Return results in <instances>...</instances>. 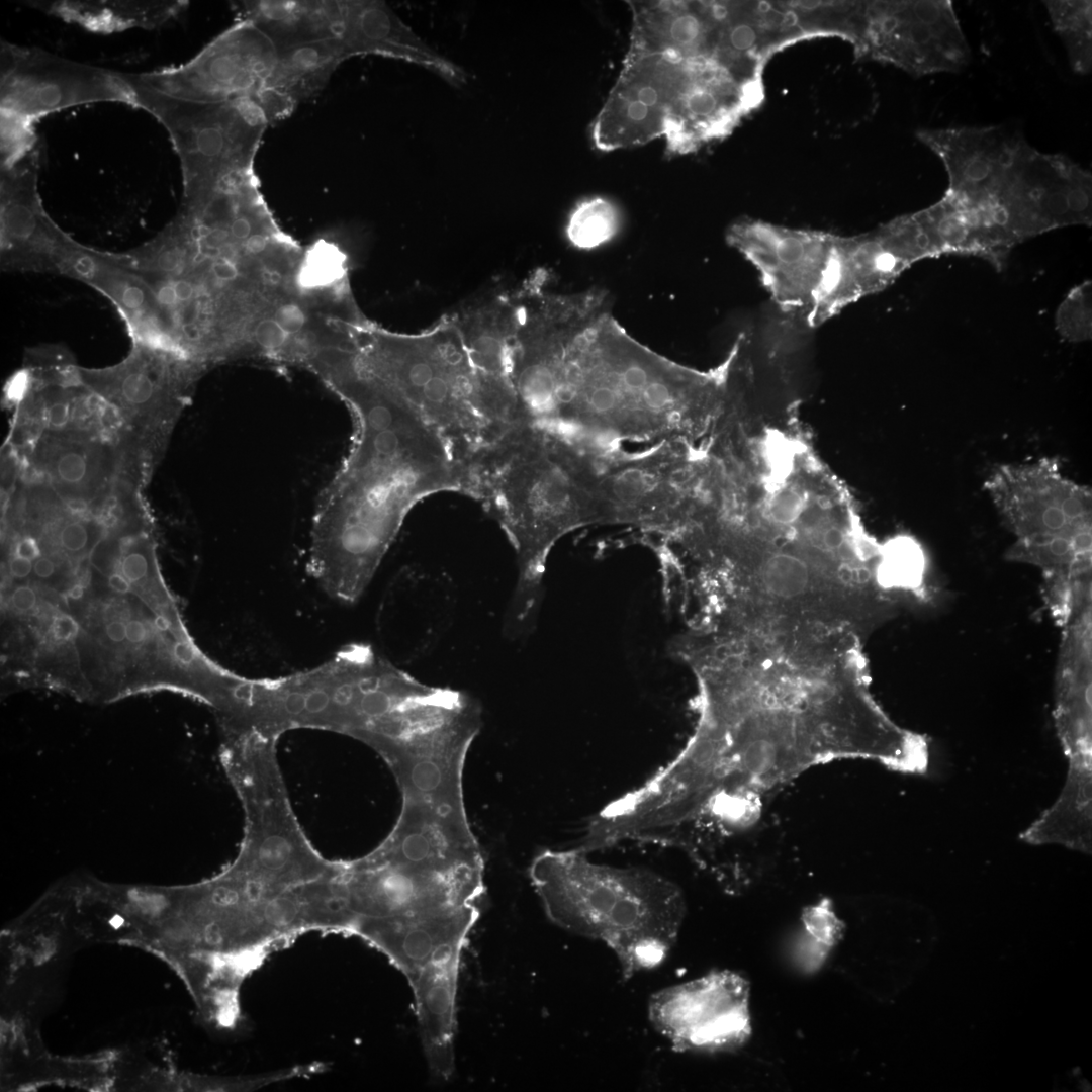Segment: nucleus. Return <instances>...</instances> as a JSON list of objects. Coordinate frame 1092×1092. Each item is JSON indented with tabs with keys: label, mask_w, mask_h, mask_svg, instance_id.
<instances>
[{
	"label": "nucleus",
	"mask_w": 1092,
	"mask_h": 1092,
	"mask_svg": "<svg viewBox=\"0 0 1092 1092\" xmlns=\"http://www.w3.org/2000/svg\"><path fill=\"white\" fill-rule=\"evenodd\" d=\"M272 316L280 327L292 338L305 337L304 329L309 323L308 313L304 304H299L296 299L286 298L273 308Z\"/></svg>",
	"instance_id": "nucleus-30"
},
{
	"label": "nucleus",
	"mask_w": 1092,
	"mask_h": 1092,
	"mask_svg": "<svg viewBox=\"0 0 1092 1092\" xmlns=\"http://www.w3.org/2000/svg\"><path fill=\"white\" fill-rule=\"evenodd\" d=\"M109 587L118 594H126L130 589V581L122 573H113L108 577Z\"/></svg>",
	"instance_id": "nucleus-42"
},
{
	"label": "nucleus",
	"mask_w": 1092,
	"mask_h": 1092,
	"mask_svg": "<svg viewBox=\"0 0 1092 1092\" xmlns=\"http://www.w3.org/2000/svg\"><path fill=\"white\" fill-rule=\"evenodd\" d=\"M479 906L452 912L403 915L357 922L352 936L383 953L408 984L444 949L467 944Z\"/></svg>",
	"instance_id": "nucleus-19"
},
{
	"label": "nucleus",
	"mask_w": 1092,
	"mask_h": 1092,
	"mask_svg": "<svg viewBox=\"0 0 1092 1092\" xmlns=\"http://www.w3.org/2000/svg\"><path fill=\"white\" fill-rule=\"evenodd\" d=\"M321 244L304 256L296 274V285L304 289L326 288L344 275L340 254L336 248Z\"/></svg>",
	"instance_id": "nucleus-28"
},
{
	"label": "nucleus",
	"mask_w": 1092,
	"mask_h": 1092,
	"mask_svg": "<svg viewBox=\"0 0 1092 1092\" xmlns=\"http://www.w3.org/2000/svg\"><path fill=\"white\" fill-rule=\"evenodd\" d=\"M1056 33L1064 43L1072 70L1087 75L1092 69V2L1042 1Z\"/></svg>",
	"instance_id": "nucleus-24"
},
{
	"label": "nucleus",
	"mask_w": 1092,
	"mask_h": 1092,
	"mask_svg": "<svg viewBox=\"0 0 1092 1092\" xmlns=\"http://www.w3.org/2000/svg\"><path fill=\"white\" fill-rule=\"evenodd\" d=\"M84 595V587L80 584H75L69 590V597L73 600H79Z\"/></svg>",
	"instance_id": "nucleus-44"
},
{
	"label": "nucleus",
	"mask_w": 1092,
	"mask_h": 1092,
	"mask_svg": "<svg viewBox=\"0 0 1092 1092\" xmlns=\"http://www.w3.org/2000/svg\"><path fill=\"white\" fill-rule=\"evenodd\" d=\"M365 367L443 441L462 471L520 424L509 385L478 370L445 317L419 334L354 330Z\"/></svg>",
	"instance_id": "nucleus-5"
},
{
	"label": "nucleus",
	"mask_w": 1092,
	"mask_h": 1092,
	"mask_svg": "<svg viewBox=\"0 0 1092 1092\" xmlns=\"http://www.w3.org/2000/svg\"><path fill=\"white\" fill-rule=\"evenodd\" d=\"M107 637L113 642H121L126 638V625L120 621H112L106 625Z\"/></svg>",
	"instance_id": "nucleus-40"
},
{
	"label": "nucleus",
	"mask_w": 1092,
	"mask_h": 1092,
	"mask_svg": "<svg viewBox=\"0 0 1092 1092\" xmlns=\"http://www.w3.org/2000/svg\"><path fill=\"white\" fill-rule=\"evenodd\" d=\"M14 555L34 561L40 557V547L36 539L25 536L15 544Z\"/></svg>",
	"instance_id": "nucleus-36"
},
{
	"label": "nucleus",
	"mask_w": 1092,
	"mask_h": 1092,
	"mask_svg": "<svg viewBox=\"0 0 1092 1092\" xmlns=\"http://www.w3.org/2000/svg\"><path fill=\"white\" fill-rule=\"evenodd\" d=\"M29 6L98 33L155 29L176 18L187 1H29Z\"/></svg>",
	"instance_id": "nucleus-22"
},
{
	"label": "nucleus",
	"mask_w": 1092,
	"mask_h": 1092,
	"mask_svg": "<svg viewBox=\"0 0 1092 1092\" xmlns=\"http://www.w3.org/2000/svg\"><path fill=\"white\" fill-rule=\"evenodd\" d=\"M819 4H820V3H819V2H817V1H815V2H814V1H812V2H802V4H801V5H802V7H804V8H808V9H813V8H816V7H817V6L819 5Z\"/></svg>",
	"instance_id": "nucleus-45"
},
{
	"label": "nucleus",
	"mask_w": 1092,
	"mask_h": 1092,
	"mask_svg": "<svg viewBox=\"0 0 1092 1092\" xmlns=\"http://www.w3.org/2000/svg\"><path fill=\"white\" fill-rule=\"evenodd\" d=\"M51 631L56 640L66 642L77 636L79 625L69 615H58L53 619Z\"/></svg>",
	"instance_id": "nucleus-35"
},
{
	"label": "nucleus",
	"mask_w": 1092,
	"mask_h": 1092,
	"mask_svg": "<svg viewBox=\"0 0 1092 1092\" xmlns=\"http://www.w3.org/2000/svg\"><path fill=\"white\" fill-rule=\"evenodd\" d=\"M55 563L50 558L39 557L33 563V571L40 578H48L55 572Z\"/></svg>",
	"instance_id": "nucleus-41"
},
{
	"label": "nucleus",
	"mask_w": 1092,
	"mask_h": 1092,
	"mask_svg": "<svg viewBox=\"0 0 1092 1092\" xmlns=\"http://www.w3.org/2000/svg\"><path fill=\"white\" fill-rule=\"evenodd\" d=\"M39 149L1 169V266L5 271L60 273L76 242L49 216L38 192Z\"/></svg>",
	"instance_id": "nucleus-18"
},
{
	"label": "nucleus",
	"mask_w": 1092,
	"mask_h": 1092,
	"mask_svg": "<svg viewBox=\"0 0 1092 1092\" xmlns=\"http://www.w3.org/2000/svg\"><path fill=\"white\" fill-rule=\"evenodd\" d=\"M749 993L738 973L712 971L654 992L647 1003L648 1020L675 1052H733L751 1034Z\"/></svg>",
	"instance_id": "nucleus-10"
},
{
	"label": "nucleus",
	"mask_w": 1092,
	"mask_h": 1092,
	"mask_svg": "<svg viewBox=\"0 0 1092 1092\" xmlns=\"http://www.w3.org/2000/svg\"><path fill=\"white\" fill-rule=\"evenodd\" d=\"M924 212V211H923ZM925 214V213H924ZM926 216V215H925ZM927 218V217H926ZM929 221V220H928ZM930 223V222H929ZM932 228V226H931ZM933 230V229H932ZM934 232V231H933ZM935 234V233H934ZM936 236V235H935ZM938 239V238H937ZM939 241V240H938ZM941 245V244H940ZM943 250V249H942ZM944 253V252H943Z\"/></svg>",
	"instance_id": "nucleus-49"
},
{
	"label": "nucleus",
	"mask_w": 1092,
	"mask_h": 1092,
	"mask_svg": "<svg viewBox=\"0 0 1092 1092\" xmlns=\"http://www.w3.org/2000/svg\"><path fill=\"white\" fill-rule=\"evenodd\" d=\"M0 110L32 123L73 106L120 102L135 107L123 73L1 39Z\"/></svg>",
	"instance_id": "nucleus-11"
},
{
	"label": "nucleus",
	"mask_w": 1092,
	"mask_h": 1092,
	"mask_svg": "<svg viewBox=\"0 0 1092 1092\" xmlns=\"http://www.w3.org/2000/svg\"><path fill=\"white\" fill-rule=\"evenodd\" d=\"M353 336H354V335H353ZM349 337H351V336H349ZM347 338H348V337H347ZM344 339H345V338H344ZM342 340H343V339H342ZM339 341H340V340H339ZM335 342H336V341H335ZM328 344H331V343H328ZM324 345H325V344H324ZM321 346H322V345H321ZM318 347H320V346H318ZM316 348H317V347H316ZM313 350H314V349H313ZM313 350H312V351H313ZM312 351H311V352H312ZM311 352H310V353H311ZM310 353H309V354H310ZM309 354H308V355H309ZM307 357H308V356H307ZM307 357H306V358H307ZM305 360H306V359H305ZM304 362H305V361H304ZM303 366H304V364H303Z\"/></svg>",
	"instance_id": "nucleus-48"
},
{
	"label": "nucleus",
	"mask_w": 1092,
	"mask_h": 1092,
	"mask_svg": "<svg viewBox=\"0 0 1092 1092\" xmlns=\"http://www.w3.org/2000/svg\"><path fill=\"white\" fill-rule=\"evenodd\" d=\"M238 20L259 28L277 51L338 38L343 1L261 0L234 3Z\"/></svg>",
	"instance_id": "nucleus-21"
},
{
	"label": "nucleus",
	"mask_w": 1092,
	"mask_h": 1092,
	"mask_svg": "<svg viewBox=\"0 0 1092 1092\" xmlns=\"http://www.w3.org/2000/svg\"><path fill=\"white\" fill-rule=\"evenodd\" d=\"M9 569L14 577L24 578L33 570V561L14 555L9 562Z\"/></svg>",
	"instance_id": "nucleus-38"
},
{
	"label": "nucleus",
	"mask_w": 1092,
	"mask_h": 1092,
	"mask_svg": "<svg viewBox=\"0 0 1092 1092\" xmlns=\"http://www.w3.org/2000/svg\"><path fill=\"white\" fill-rule=\"evenodd\" d=\"M352 337H354V336H351V338H352ZM348 338H350V337H348ZM348 338H345V339H348ZM345 339H343V340H345ZM340 341H342V340H340ZM340 341H336V342H340ZM333 343H335V342H333ZM331 344H332V343H331ZM325 345H328V344H325ZM322 346H324V345H322ZM320 347H321V346H320ZM317 348H318V347H317ZM317 348H315V349H317ZM315 349H314V350H315ZM314 350H313V351H314ZM313 351H312V352H313ZM312 352H311V353H312ZM311 353H310V354H311ZM310 354H309V355H310ZM309 355H308V357H309ZM308 357H307V358H308ZM307 358H306V360H307ZM306 360H305V362H306ZM304 365H305V363H304Z\"/></svg>",
	"instance_id": "nucleus-46"
},
{
	"label": "nucleus",
	"mask_w": 1092,
	"mask_h": 1092,
	"mask_svg": "<svg viewBox=\"0 0 1092 1092\" xmlns=\"http://www.w3.org/2000/svg\"><path fill=\"white\" fill-rule=\"evenodd\" d=\"M693 670L698 721L662 767L693 811L750 819L763 797L805 770L866 753V696L836 676L730 657Z\"/></svg>",
	"instance_id": "nucleus-2"
},
{
	"label": "nucleus",
	"mask_w": 1092,
	"mask_h": 1092,
	"mask_svg": "<svg viewBox=\"0 0 1092 1092\" xmlns=\"http://www.w3.org/2000/svg\"><path fill=\"white\" fill-rule=\"evenodd\" d=\"M985 489L1017 540L1091 535V492L1065 477L1056 461L1000 465Z\"/></svg>",
	"instance_id": "nucleus-13"
},
{
	"label": "nucleus",
	"mask_w": 1092,
	"mask_h": 1092,
	"mask_svg": "<svg viewBox=\"0 0 1092 1092\" xmlns=\"http://www.w3.org/2000/svg\"><path fill=\"white\" fill-rule=\"evenodd\" d=\"M135 107L168 131L179 158L183 193L208 188L225 177L255 172V159L269 122L253 97L196 102L147 89L124 74Z\"/></svg>",
	"instance_id": "nucleus-8"
},
{
	"label": "nucleus",
	"mask_w": 1092,
	"mask_h": 1092,
	"mask_svg": "<svg viewBox=\"0 0 1092 1092\" xmlns=\"http://www.w3.org/2000/svg\"><path fill=\"white\" fill-rule=\"evenodd\" d=\"M461 492L485 506L515 549L516 620L533 608L557 541L577 528L606 524L596 461L525 424L465 469Z\"/></svg>",
	"instance_id": "nucleus-4"
},
{
	"label": "nucleus",
	"mask_w": 1092,
	"mask_h": 1092,
	"mask_svg": "<svg viewBox=\"0 0 1092 1092\" xmlns=\"http://www.w3.org/2000/svg\"><path fill=\"white\" fill-rule=\"evenodd\" d=\"M688 76L689 65L684 59L630 52L594 123L597 147L615 150L664 134L668 115Z\"/></svg>",
	"instance_id": "nucleus-15"
},
{
	"label": "nucleus",
	"mask_w": 1092,
	"mask_h": 1092,
	"mask_svg": "<svg viewBox=\"0 0 1092 1092\" xmlns=\"http://www.w3.org/2000/svg\"><path fill=\"white\" fill-rule=\"evenodd\" d=\"M1 169L11 167L37 147L35 124L13 113L0 110Z\"/></svg>",
	"instance_id": "nucleus-29"
},
{
	"label": "nucleus",
	"mask_w": 1092,
	"mask_h": 1092,
	"mask_svg": "<svg viewBox=\"0 0 1092 1092\" xmlns=\"http://www.w3.org/2000/svg\"><path fill=\"white\" fill-rule=\"evenodd\" d=\"M155 625L161 631H168L171 628L172 622L168 617L159 615L155 618Z\"/></svg>",
	"instance_id": "nucleus-43"
},
{
	"label": "nucleus",
	"mask_w": 1092,
	"mask_h": 1092,
	"mask_svg": "<svg viewBox=\"0 0 1092 1092\" xmlns=\"http://www.w3.org/2000/svg\"><path fill=\"white\" fill-rule=\"evenodd\" d=\"M918 139L943 163L942 199L999 243L1019 242L1022 193L1037 150L1003 125L922 129Z\"/></svg>",
	"instance_id": "nucleus-7"
},
{
	"label": "nucleus",
	"mask_w": 1092,
	"mask_h": 1092,
	"mask_svg": "<svg viewBox=\"0 0 1092 1092\" xmlns=\"http://www.w3.org/2000/svg\"><path fill=\"white\" fill-rule=\"evenodd\" d=\"M61 546L69 552L83 550L89 542V532L86 523L81 520H72L66 523L59 535Z\"/></svg>",
	"instance_id": "nucleus-32"
},
{
	"label": "nucleus",
	"mask_w": 1092,
	"mask_h": 1092,
	"mask_svg": "<svg viewBox=\"0 0 1092 1092\" xmlns=\"http://www.w3.org/2000/svg\"><path fill=\"white\" fill-rule=\"evenodd\" d=\"M835 236L752 220L732 225L727 241L755 267L780 311L805 315L823 279Z\"/></svg>",
	"instance_id": "nucleus-17"
},
{
	"label": "nucleus",
	"mask_w": 1092,
	"mask_h": 1092,
	"mask_svg": "<svg viewBox=\"0 0 1092 1092\" xmlns=\"http://www.w3.org/2000/svg\"><path fill=\"white\" fill-rule=\"evenodd\" d=\"M277 54L253 23L237 20L189 61L127 75L139 85L173 98L224 102L255 96L265 86Z\"/></svg>",
	"instance_id": "nucleus-12"
},
{
	"label": "nucleus",
	"mask_w": 1092,
	"mask_h": 1092,
	"mask_svg": "<svg viewBox=\"0 0 1092 1092\" xmlns=\"http://www.w3.org/2000/svg\"><path fill=\"white\" fill-rule=\"evenodd\" d=\"M756 40L754 29L745 23H739L730 28L728 43L733 51H747L753 47Z\"/></svg>",
	"instance_id": "nucleus-34"
},
{
	"label": "nucleus",
	"mask_w": 1092,
	"mask_h": 1092,
	"mask_svg": "<svg viewBox=\"0 0 1092 1092\" xmlns=\"http://www.w3.org/2000/svg\"><path fill=\"white\" fill-rule=\"evenodd\" d=\"M349 336H351V335H349ZM349 336H347V337H349ZM352 336H353V335H352ZM347 337H344V338H347ZM344 338H342V339H344ZM342 339H339V340H342ZM339 340H336V341H339ZM333 342H335V341H333ZM331 343H332V342H331ZM326 344H328V343H326ZM323 345H324V344H323ZM320 346H321V345H320ZM317 347H318V346H317ZM315 348H316V347H315ZM315 348H314V349H315ZM312 350H313V349H312ZM310 352H311V351H310ZM310 352H309V353H310ZM307 356H308V355H307ZM307 356H306V357H307ZM306 357H305V359H306ZM305 359H304V361H305ZM303 364H304V362H303Z\"/></svg>",
	"instance_id": "nucleus-47"
},
{
	"label": "nucleus",
	"mask_w": 1092,
	"mask_h": 1092,
	"mask_svg": "<svg viewBox=\"0 0 1092 1092\" xmlns=\"http://www.w3.org/2000/svg\"><path fill=\"white\" fill-rule=\"evenodd\" d=\"M338 39L346 59L382 56L424 67L453 86H460L466 80L462 68L424 42L383 1H343Z\"/></svg>",
	"instance_id": "nucleus-20"
},
{
	"label": "nucleus",
	"mask_w": 1092,
	"mask_h": 1092,
	"mask_svg": "<svg viewBox=\"0 0 1092 1092\" xmlns=\"http://www.w3.org/2000/svg\"><path fill=\"white\" fill-rule=\"evenodd\" d=\"M619 215L608 200L596 197L581 201L569 215L566 235L576 248L593 249L614 237Z\"/></svg>",
	"instance_id": "nucleus-26"
},
{
	"label": "nucleus",
	"mask_w": 1092,
	"mask_h": 1092,
	"mask_svg": "<svg viewBox=\"0 0 1092 1092\" xmlns=\"http://www.w3.org/2000/svg\"><path fill=\"white\" fill-rule=\"evenodd\" d=\"M35 603L36 596L30 586H18L12 595V604L19 611H28Z\"/></svg>",
	"instance_id": "nucleus-37"
},
{
	"label": "nucleus",
	"mask_w": 1092,
	"mask_h": 1092,
	"mask_svg": "<svg viewBox=\"0 0 1092 1092\" xmlns=\"http://www.w3.org/2000/svg\"><path fill=\"white\" fill-rule=\"evenodd\" d=\"M588 291L558 295L522 329L509 374L523 422L602 457L696 443L725 401L720 367L674 363L630 337Z\"/></svg>",
	"instance_id": "nucleus-1"
},
{
	"label": "nucleus",
	"mask_w": 1092,
	"mask_h": 1092,
	"mask_svg": "<svg viewBox=\"0 0 1092 1092\" xmlns=\"http://www.w3.org/2000/svg\"><path fill=\"white\" fill-rule=\"evenodd\" d=\"M120 570L130 582L140 581L148 574V559L141 552L127 553L121 560Z\"/></svg>",
	"instance_id": "nucleus-33"
},
{
	"label": "nucleus",
	"mask_w": 1092,
	"mask_h": 1092,
	"mask_svg": "<svg viewBox=\"0 0 1092 1092\" xmlns=\"http://www.w3.org/2000/svg\"><path fill=\"white\" fill-rule=\"evenodd\" d=\"M205 371L174 353L135 343L115 365L80 367L85 384L115 411L153 464Z\"/></svg>",
	"instance_id": "nucleus-9"
},
{
	"label": "nucleus",
	"mask_w": 1092,
	"mask_h": 1092,
	"mask_svg": "<svg viewBox=\"0 0 1092 1092\" xmlns=\"http://www.w3.org/2000/svg\"><path fill=\"white\" fill-rule=\"evenodd\" d=\"M576 848L546 850L529 876L547 917L572 934L603 943L624 980L661 966L686 918L680 887L640 867L592 860Z\"/></svg>",
	"instance_id": "nucleus-6"
},
{
	"label": "nucleus",
	"mask_w": 1092,
	"mask_h": 1092,
	"mask_svg": "<svg viewBox=\"0 0 1092 1092\" xmlns=\"http://www.w3.org/2000/svg\"><path fill=\"white\" fill-rule=\"evenodd\" d=\"M147 637L144 624L139 620H131L126 624V639L132 643H141Z\"/></svg>",
	"instance_id": "nucleus-39"
},
{
	"label": "nucleus",
	"mask_w": 1092,
	"mask_h": 1092,
	"mask_svg": "<svg viewBox=\"0 0 1092 1092\" xmlns=\"http://www.w3.org/2000/svg\"><path fill=\"white\" fill-rule=\"evenodd\" d=\"M924 573V554L911 539L900 538L881 548L877 575L885 589L915 590L922 583Z\"/></svg>",
	"instance_id": "nucleus-25"
},
{
	"label": "nucleus",
	"mask_w": 1092,
	"mask_h": 1092,
	"mask_svg": "<svg viewBox=\"0 0 1092 1092\" xmlns=\"http://www.w3.org/2000/svg\"><path fill=\"white\" fill-rule=\"evenodd\" d=\"M325 382L349 407L351 449L320 493L308 567L331 598L365 593L412 507L443 490L461 492V474L443 441L356 357Z\"/></svg>",
	"instance_id": "nucleus-3"
},
{
	"label": "nucleus",
	"mask_w": 1092,
	"mask_h": 1092,
	"mask_svg": "<svg viewBox=\"0 0 1092 1092\" xmlns=\"http://www.w3.org/2000/svg\"><path fill=\"white\" fill-rule=\"evenodd\" d=\"M253 98L263 110L269 125L290 116L297 105L286 95L266 86Z\"/></svg>",
	"instance_id": "nucleus-31"
},
{
	"label": "nucleus",
	"mask_w": 1092,
	"mask_h": 1092,
	"mask_svg": "<svg viewBox=\"0 0 1092 1092\" xmlns=\"http://www.w3.org/2000/svg\"><path fill=\"white\" fill-rule=\"evenodd\" d=\"M277 52V60L265 86L286 95L297 104L321 93L339 65L347 60L338 38Z\"/></svg>",
	"instance_id": "nucleus-23"
},
{
	"label": "nucleus",
	"mask_w": 1092,
	"mask_h": 1092,
	"mask_svg": "<svg viewBox=\"0 0 1092 1092\" xmlns=\"http://www.w3.org/2000/svg\"><path fill=\"white\" fill-rule=\"evenodd\" d=\"M866 12L867 47L880 59L917 76L959 72L970 61L950 0L873 2Z\"/></svg>",
	"instance_id": "nucleus-14"
},
{
	"label": "nucleus",
	"mask_w": 1092,
	"mask_h": 1092,
	"mask_svg": "<svg viewBox=\"0 0 1092 1092\" xmlns=\"http://www.w3.org/2000/svg\"><path fill=\"white\" fill-rule=\"evenodd\" d=\"M1056 329L1070 342H1082L1091 337V283L1085 281L1074 287L1059 306Z\"/></svg>",
	"instance_id": "nucleus-27"
},
{
	"label": "nucleus",
	"mask_w": 1092,
	"mask_h": 1092,
	"mask_svg": "<svg viewBox=\"0 0 1092 1092\" xmlns=\"http://www.w3.org/2000/svg\"><path fill=\"white\" fill-rule=\"evenodd\" d=\"M921 260L912 236L897 218L875 232L835 236L821 284L805 323L814 329L846 306L886 288L904 270Z\"/></svg>",
	"instance_id": "nucleus-16"
}]
</instances>
